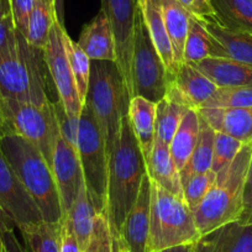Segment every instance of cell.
Instances as JSON below:
<instances>
[{"label": "cell", "mask_w": 252, "mask_h": 252, "mask_svg": "<svg viewBox=\"0 0 252 252\" xmlns=\"http://www.w3.org/2000/svg\"><path fill=\"white\" fill-rule=\"evenodd\" d=\"M146 162L130 125L129 116H124L120 130L109 155L106 209L113 242L119 240L126 215L136 202L144 177Z\"/></svg>", "instance_id": "cell-1"}, {"label": "cell", "mask_w": 252, "mask_h": 252, "mask_svg": "<svg viewBox=\"0 0 252 252\" xmlns=\"http://www.w3.org/2000/svg\"><path fill=\"white\" fill-rule=\"evenodd\" d=\"M0 150L40 209L43 221L60 222L63 213L57 184L40 150L15 132L1 137Z\"/></svg>", "instance_id": "cell-2"}, {"label": "cell", "mask_w": 252, "mask_h": 252, "mask_svg": "<svg viewBox=\"0 0 252 252\" xmlns=\"http://www.w3.org/2000/svg\"><path fill=\"white\" fill-rule=\"evenodd\" d=\"M251 156L252 144L245 145L234 161L217 173L215 183L199 207L193 212L200 236L241 219L245 183Z\"/></svg>", "instance_id": "cell-3"}, {"label": "cell", "mask_w": 252, "mask_h": 252, "mask_svg": "<svg viewBox=\"0 0 252 252\" xmlns=\"http://www.w3.org/2000/svg\"><path fill=\"white\" fill-rule=\"evenodd\" d=\"M86 104L99 125L106 154H111L121 120L129 113L130 94L116 62L92 61Z\"/></svg>", "instance_id": "cell-4"}, {"label": "cell", "mask_w": 252, "mask_h": 252, "mask_svg": "<svg viewBox=\"0 0 252 252\" xmlns=\"http://www.w3.org/2000/svg\"><path fill=\"white\" fill-rule=\"evenodd\" d=\"M46 66L43 50L33 47L19 32L18 45L11 52L0 56V94L5 99L45 104L50 98L46 91Z\"/></svg>", "instance_id": "cell-5"}, {"label": "cell", "mask_w": 252, "mask_h": 252, "mask_svg": "<svg viewBox=\"0 0 252 252\" xmlns=\"http://www.w3.org/2000/svg\"><path fill=\"white\" fill-rule=\"evenodd\" d=\"M200 234L186 200L151 181V217L147 252L197 244Z\"/></svg>", "instance_id": "cell-6"}, {"label": "cell", "mask_w": 252, "mask_h": 252, "mask_svg": "<svg viewBox=\"0 0 252 252\" xmlns=\"http://www.w3.org/2000/svg\"><path fill=\"white\" fill-rule=\"evenodd\" d=\"M3 106L10 134L15 132L37 147L52 168L53 154L61 136L56 104H33L3 98Z\"/></svg>", "instance_id": "cell-7"}, {"label": "cell", "mask_w": 252, "mask_h": 252, "mask_svg": "<svg viewBox=\"0 0 252 252\" xmlns=\"http://www.w3.org/2000/svg\"><path fill=\"white\" fill-rule=\"evenodd\" d=\"M76 149L83 169L84 183L96 212L105 213L109 157L103 134L87 104L78 120Z\"/></svg>", "instance_id": "cell-8"}, {"label": "cell", "mask_w": 252, "mask_h": 252, "mask_svg": "<svg viewBox=\"0 0 252 252\" xmlns=\"http://www.w3.org/2000/svg\"><path fill=\"white\" fill-rule=\"evenodd\" d=\"M131 79V98L142 96L157 104L166 96L168 86L166 66L150 37L140 6L135 20Z\"/></svg>", "instance_id": "cell-9"}, {"label": "cell", "mask_w": 252, "mask_h": 252, "mask_svg": "<svg viewBox=\"0 0 252 252\" xmlns=\"http://www.w3.org/2000/svg\"><path fill=\"white\" fill-rule=\"evenodd\" d=\"M63 23L56 19L51 29L48 41L43 48L46 67L57 89L60 103L69 120H78L84 104L79 98L73 72L63 45Z\"/></svg>", "instance_id": "cell-10"}, {"label": "cell", "mask_w": 252, "mask_h": 252, "mask_svg": "<svg viewBox=\"0 0 252 252\" xmlns=\"http://www.w3.org/2000/svg\"><path fill=\"white\" fill-rule=\"evenodd\" d=\"M101 10L110 23L115 40L116 63L131 99L132 46L139 0H101Z\"/></svg>", "instance_id": "cell-11"}, {"label": "cell", "mask_w": 252, "mask_h": 252, "mask_svg": "<svg viewBox=\"0 0 252 252\" xmlns=\"http://www.w3.org/2000/svg\"><path fill=\"white\" fill-rule=\"evenodd\" d=\"M0 205L15 221L16 227L43 221L40 209L0 150Z\"/></svg>", "instance_id": "cell-12"}, {"label": "cell", "mask_w": 252, "mask_h": 252, "mask_svg": "<svg viewBox=\"0 0 252 252\" xmlns=\"http://www.w3.org/2000/svg\"><path fill=\"white\" fill-rule=\"evenodd\" d=\"M52 172L57 184L62 213L66 215L86 183L78 151L62 135L58 139L53 154Z\"/></svg>", "instance_id": "cell-13"}, {"label": "cell", "mask_w": 252, "mask_h": 252, "mask_svg": "<svg viewBox=\"0 0 252 252\" xmlns=\"http://www.w3.org/2000/svg\"><path fill=\"white\" fill-rule=\"evenodd\" d=\"M218 86L193 64L182 63L168 79L164 98L192 110H198L215 93Z\"/></svg>", "instance_id": "cell-14"}, {"label": "cell", "mask_w": 252, "mask_h": 252, "mask_svg": "<svg viewBox=\"0 0 252 252\" xmlns=\"http://www.w3.org/2000/svg\"><path fill=\"white\" fill-rule=\"evenodd\" d=\"M151 217V181L149 176L142 179L136 202L126 215L119 240L114 247H124L130 252H147Z\"/></svg>", "instance_id": "cell-15"}, {"label": "cell", "mask_w": 252, "mask_h": 252, "mask_svg": "<svg viewBox=\"0 0 252 252\" xmlns=\"http://www.w3.org/2000/svg\"><path fill=\"white\" fill-rule=\"evenodd\" d=\"M198 252H252V220H236L204 235Z\"/></svg>", "instance_id": "cell-16"}, {"label": "cell", "mask_w": 252, "mask_h": 252, "mask_svg": "<svg viewBox=\"0 0 252 252\" xmlns=\"http://www.w3.org/2000/svg\"><path fill=\"white\" fill-rule=\"evenodd\" d=\"M197 111L214 131L229 135L244 145L252 144V108H203Z\"/></svg>", "instance_id": "cell-17"}, {"label": "cell", "mask_w": 252, "mask_h": 252, "mask_svg": "<svg viewBox=\"0 0 252 252\" xmlns=\"http://www.w3.org/2000/svg\"><path fill=\"white\" fill-rule=\"evenodd\" d=\"M78 45L87 53L91 61H110L116 62V48L110 23L103 10L84 26Z\"/></svg>", "instance_id": "cell-18"}, {"label": "cell", "mask_w": 252, "mask_h": 252, "mask_svg": "<svg viewBox=\"0 0 252 252\" xmlns=\"http://www.w3.org/2000/svg\"><path fill=\"white\" fill-rule=\"evenodd\" d=\"M139 6L149 30L150 37L163 61L167 69V78L169 79L176 73L178 67L174 61L173 48L163 20L161 0H139Z\"/></svg>", "instance_id": "cell-19"}, {"label": "cell", "mask_w": 252, "mask_h": 252, "mask_svg": "<svg viewBox=\"0 0 252 252\" xmlns=\"http://www.w3.org/2000/svg\"><path fill=\"white\" fill-rule=\"evenodd\" d=\"M218 87H251L252 66L230 58L209 57L193 64Z\"/></svg>", "instance_id": "cell-20"}, {"label": "cell", "mask_w": 252, "mask_h": 252, "mask_svg": "<svg viewBox=\"0 0 252 252\" xmlns=\"http://www.w3.org/2000/svg\"><path fill=\"white\" fill-rule=\"evenodd\" d=\"M210 35L218 41L222 51V58L237 61L252 66V33L221 25L217 20L203 19Z\"/></svg>", "instance_id": "cell-21"}, {"label": "cell", "mask_w": 252, "mask_h": 252, "mask_svg": "<svg viewBox=\"0 0 252 252\" xmlns=\"http://www.w3.org/2000/svg\"><path fill=\"white\" fill-rule=\"evenodd\" d=\"M146 171L150 181L158 184L167 192L184 199L179 171L172 159L169 145L155 140L151 156L146 162Z\"/></svg>", "instance_id": "cell-22"}, {"label": "cell", "mask_w": 252, "mask_h": 252, "mask_svg": "<svg viewBox=\"0 0 252 252\" xmlns=\"http://www.w3.org/2000/svg\"><path fill=\"white\" fill-rule=\"evenodd\" d=\"M156 106L154 101L142 96H134L130 99L129 116L130 125L135 137L139 142L140 150L144 155L145 162L151 156L155 140V124H156Z\"/></svg>", "instance_id": "cell-23"}, {"label": "cell", "mask_w": 252, "mask_h": 252, "mask_svg": "<svg viewBox=\"0 0 252 252\" xmlns=\"http://www.w3.org/2000/svg\"><path fill=\"white\" fill-rule=\"evenodd\" d=\"M209 57L222 58L221 47L207 30L203 19L190 15L188 35L184 45L183 63L197 64Z\"/></svg>", "instance_id": "cell-24"}, {"label": "cell", "mask_w": 252, "mask_h": 252, "mask_svg": "<svg viewBox=\"0 0 252 252\" xmlns=\"http://www.w3.org/2000/svg\"><path fill=\"white\" fill-rule=\"evenodd\" d=\"M161 5L167 32L173 48L174 61L178 67L183 63L184 45L189 30V19L192 14L178 0H161Z\"/></svg>", "instance_id": "cell-25"}, {"label": "cell", "mask_w": 252, "mask_h": 252, "mask_svg": "<svg viewBox=\"0 0 252 252\" xmlns=\"http://www.w3.org/2000/svg\"><path fill=\"white\" fill-rule=\"evenodd\" d=\"M200 119L197 110L189 109L182 119L178 129L169 144L172 159L179 172L183 169L188 159L190 158L193 150L197 145L199 136Z\"/></svg>", "instance_id": "cell-26"}, {"label": "cell", "mask_w": 252, "mask_h": 252, "mask_svg": "<svg viewBox=\"0 0 252 252\" xmlns=\"http://www.w3.org/2000/svg\"><path fill=\"white\" fill-rule=\"evenodd\" d=\"M200 129L197 145L193 150L190 158L186 166L179 172L181 183H184L188 178L194 174L204 173L210 171L213 164V154H214V137L215 131L200 118Z\"/></svg>", "instance_id": "cell-27"}, {"label": "cell", "mask_w": 252, "mask_h": 252, "mask_svg": "<svg viewBox=\"0 0 252 252\" xmlns=\"http://www.w3.org/2000/svg\"><path fill=\"white\" fill-rule=\"evenodd\" d=\"M56 19V0H35L25 35L26 41L33 47L43 50Z\"/></svg>", "instance_id": "cell-28"}, {"label": "cell", "mask_w": 252, "mask_h": 252, "mask_svg": "<svg viewBox=\"0 0 252 252\" xmlns=\"http://www.w3.org/2000/svg\"><path fill=\"white\" fill-rule=\"evenodd\" d=\"M212 6L218 23L252 33V0H213Z\"/></svg>", "instance_id": "cell-29"}, {"label": "cell", "mask_w": 252, "mask_h": 252, "mask_svg": "<svg viewBox=\"0 0 252 252\" xmlns=\"http://www.w3.org/2000/svg\"><path fill=\"white\" fill-rule=\"evenodd\" d=\"M28 252H61V221L20 227Z\"/></svg>", "instance_id": "cell-30"}, {"label": "cell", "mask_w": 252, "mask_h": 252, "mask_svg": "<svg viewBox=\"0 0 252 252\" xmlns=\"http://www.w3.org/2000/svg\"><path fill=\"white\" fill-rule=\"evenodd\" d=\"M96 214H98V212L95 209V205L92 200L88 189L84 186L81 189L76 202L73 203L71 209L66 214L71 220L82 251L86 249L87 244H88L92 230H93L94 218Z\"/></svg>", "instance_id": "cell-31"}, {"label": "cell", "mask_w": 252, "mask_h": 252, "mask_svg": "<svg viewBox=\"0 0 252 252\" xmlns=\"http://www.w3.org/2000/svg\"><path fill=\"white\" fill-rule=\"evenodd\" d=\"M63 45L73 72L74 81H76L77 89H78L79 98L82 103L86 104L87 93H88L89 79H91V58L87 56L78 45V42L72 40L67 31H63Z\"/></svg>", "instance_id": "cell-32"}, {"label": "cell", "mask_w": 252, "mask_h": 252, "mask_svg": "<svg viewBox=\"0 0 252 252\" xmlns=\"http://www.w3.org/2000/svg\"><path fill=\"white\" fill-rule=\"evenodd\" d=\"M189 109L174 103L169 99L163 98L157 103L156 106V124L155 135L156 139L164 144H171L182 119Z\"/></svg>", "instance_id": "cell-33"}, {"label": "cell", "mask_w": 252, "mask_h": 252, "mask_svg": "<svg viewBox=\"0 0 252 252\" xmlns=\"http://www.w3.org/2000/svg\"><path fill=\"white\" fill-rule=\"evenodd\" d=\"M203 108H252L251 87H218Z\"/></svg>", "instance_id": "cell-34"}, {"label": "cell", "mask_w": 252, "mask_h": 252, "mask_svg": "<svg viewBox=\"0 0 252 252\" xmlns=\"http://www.w3.org/2000/svg\"><path fill=\"white\" fill-rule=\"evenodd\" d=\"M215 179H217V173L210 169L204 173L194 174L187 179L184 183H182L184 200L192 212H194L199 207L202 200L215 183Z\"/></svg>", "instance_id": "cell-35"}, {"label": "cell", "mask_w": 252, "mask_h": 252, "mask_svg": "<svg viewBox=\"0 0 252 252\" xmlns=\"http://www.w3.org/2000/svg\"><path fill=\"white\" fill-rule=\"evenodd\" d=\"M245 145L239 140L229 136L222 132L215 131L214 137V154H213L212 171L219 173L226 168L239 155Z\"/></svg>", "instance_id": "cell-36"}, {"label": "cell", "mask_w": 252, "mask_h": 252, "mask_svg": "<svg viewBox=\"0 0 252 252\" xmlns=\"http://www.w3.org/2000/svg\"><path fill=\"white\" fill-rule=\"evenodd\" d=\"M83 252H114L113 236L105 213H98L94 218L93 230Z\"/></svg>", "instance_id": "cell-37"}, {"label": "cell", "mask_w": 252, "mask_h": 252, "mask_svg": "<svg viewBox=\"0 0 252 252\" xmlns=\"http://www.w3.org/2000/svg\"><path fill=\"white\" fill-rule=\"evenodd\" d=\"M19 31L13 16L0 19V56L11 52L18 45Z\"/></svg>", "instance_id": "cell-38"}, {"label": "cell", "mask_w": 252, "mask_h": 252, "mask_svg": "<svg viewBox=\"0 0 252 252\" xmlns=\"http://www.w3.org/2000/svg\"><path fill=\"white\" fill-rule=\"evenodd\" d=\"M11 16L14 19L16 29L24 36L28 32L29 20L32 13L35 0H10Z\"/></svg>", "instance_id": "cell-39"}, {"label": "cell", "mask_w": 252, "mask_h": 252, "mask_svg": "<svg viewBox=\"0 0 252 252\" xmlns=\"http://www.w3.org/2000/svg\"><path fill=\"white\" fill-rule=\"evenodd\" d=\"M61 252H83L67 215H63L61 219Z\"/></svg>", "instance_id": "cell-40"}, {"label": "cell", "mask_w": 252, "mask_h": 252, "mask_svg": "<svg viewBox=\"0 0 252 252\" xmlns=\"http://www.w3.org/2000/svg\"><path fill=\"white\" fill-rule=\"evenodd\" d=\"M241 220H252V156L251 161H250L249 171H247L246 183H245L244 214H242Z\"/></svg>", "instance_id": "cell-41"}, {"label": "cell", "mask_w": 252, "mask_h": 252, "mask_svg": "<svg viewBox=\"0 0 252 252\" xmlns=\"http://www.w3.org/2000/svg\"><path fill=\"white\" fill-rule=\"evenodd\" d=\"M0 239L3 242L4 252H28L25 247L19 242L14 229L0 232Z\"/></svg>", "instance_id": "cell-42"}, {"label": "cell", "mask_w": 252, "mask_h": 252, "mask_svg": "<svg viewBox=\"0 0 252 252\" xmlns=\"http://www.w3.org/2000/svg\"><path fill=\"white\" fill-rule=\"evenodd\" d=\"M193 1L197 9V18L208 19V20L215 19V11L212 6L213 0H193Z\"/></svg>", "instance_id": "cell-43"}, {"label": "cell", "mask_w": 252, "mask_h": 252, "mask_svg": "<svg viewBox=\"0 0 252 252\" xmlns=\"http://www.w3.org/2000/svg\"><path fill=\"white\" fill-rule=\"evenodd\" d=\"M15 221L11 219L10 215L5 212V209L0 205V232L5 231V230L15 229Z\"/></svg>", "instance_id": "cell-44"}, {"label": "cell", "mask_w": 252, "mask_h": 252, "mask_svg": "<svg viewBox=\"0 0 252 252\" xmlns=\"http://www.w3.org/2000/svg\"><path fill=\"white\" fill-rule=\"evenodd\" d=\"M6 134H10V127H9V124L6 121L5 113H4L3 96L0 94V140Z\"/></svg>", "instance_id": "cell-45"}, {"label": "cell", "mask_w": 252, "mask_h": 252, "mask_svg": "<svg viewBox=\"0 0 252 252\" xmlns=\"http://www.w3.org/2000/svg\"><path fill=\"white\" fill-rule=\"evenodd\" d=\"M11 15L10 0H0V19Z\"/></svg>", "instance_id": "cell-46"}, {"label": "cell", "mask_w": 252, "mask_h": 252, "mask_svg": "<svg viewBox=\"0 0 252 252\" xmlns=\"http://www.w3.org/2000/svg\"><path fill=\"white\" fill-rule=\"evenodd\" d=\"M193 246H194V244H192V245H179V246L169 247V249L161 250V251H157V252H192Z\"/></svg>", "instance_id": "cell-47"}, {"label": "cell", "mask_w": 252, "mask_h": 252, "mask_svg": "<svg viewBox=\"0 0 252 252\" xmlns=\"http://www.w3.org/2000/svg\"><path fill=\"white\" fill-rule=\"evenodd\" d=\"M56 11H57V18L61 23H63L62 20V0H56Z\"/></svg>", "instance_id": "cell-48"}, {"label": "cell", "mask_w": 252, "mask_h": 252, "mask_svg": "<svg viewBox=\"0 0 252 252\" xmlns=\"http://www.w3.org/2000/svg\"><path fill=\"white\" fill-rule=\"evenodd\" d=\"M114 252H130V251L125 250L124 247H114Z\"/></svg>", "instance_id": "cell-49"}, {"label": "cell", "mask_w": 252, "mask_h": 252, "mask_svg": "<svg viewBox=\"0 0 252 252\" xmlns=\"http://www.w3.org/2000/svg\"><path fill=\"white\" fill-rule=\"evenodd\" d=\"M0 252H4V249H3V242H1V239H0Z\"/></svg>", "instance_id": "cell-50"}, {"label": "cell", "mask_w": 252, "mask_h": 252, "mask_svg": "<svg viewBox=\"0 0 252 252\" xmlns=\"http://www.w3.org/2000/svg\"><path fill=\"white\" fill-rule=\"evenodd\" d=\"M192 252H198V251H197V249H195V244H194V246H193V250H192Z\"/></svg>", "instance_id": "cell-51"}]
</instances>
